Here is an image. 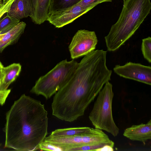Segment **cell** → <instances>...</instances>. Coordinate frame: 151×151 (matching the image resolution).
Wrapping results in <instances>:
<instances>
[{
	"mask_svg": "<svg viewBox=\"0 0 151 151\" xmlns=\"http://www.w3.org/2000/svg\"><path fill=\"white\" fill-rule=\"evenodd\" d=\"M26 25L24 22H20L7 32L3 34L0 41V53L6 47L17 41L24 33Z\"/></svg>",
	"mask_w": 151,
	"mask_h": 151,
	"instance_id": "5bb4252c",
	"label": "cell"
},
{
	"mask_svg": "<svg viewBox=\"0 0 151 151\" xmlns=\"http://www.w3.org/2000/svg\"><path fill=\"white\" fill-rule=\"evenodd\" d=\"M123 135L130 140L141 142L145 144L146 141L151 139V120L146 124L133 125L126 128Z\"/></svg>",
	"mask_w": 151,
	"mask_h": 151,
	"instance_id": "30bf717a",
	"label": "cell"
},
{
	"mask_svg": "<svg viewBox=\"0 0 151 151\" xmlns=\"http://www.w3.org/2000/svg\"><path fill=\"white\" fill-rule=\"evenodd\" d=\"M98 40L95 32L86 29L78 30L68 48L71 58L85 56L95 49Z\"/></svg>",
	"mask_w": 151,
	"mask_h": 151,
	"instance_id": "52a82bcc",
	"label": "cell"
},
{
	"mask_svg": "<svg viewBox=\"0 0 151 151\" xmlns=\"http://www.w3.org/2000/svg\"><path fill=\"white\" fill-rule=\"evenodd\" d=\"M47 114L40 101L22 95L6 114L5 147L17 151L39 150L47 134Z\"/></svg>",
	"mask_w": 151,
	"mask_h": 151,
	"instance_id": "7a4b0ae2",
	"label": "cell"
},
{
	"mask_svg": "<svg viewBox=\"0 0 151 151\" xmlns=\"http://www.w3.org/2000/svg\"><path fill=\"white\" fill-rule=\"evenodd\" d=\"M113 150H114L113 147L109 145H106L97 150V151Z\"/></svg>",
	"mask_w": 151,
	"mask_h": 151,
	"instance_id": "cb8c5ba5",
	"label": "cell"
},
{
	"mask_svg": "<svg viewBox=\"0 0 151 151\" xmlns=\"http://www.w3.org/2000/svg\"><path fill=\"white\" fill-rule=\"evenodd\" d=\"M141 51L144 58L151 63V38L148 37L142 40Z\"/></svg>",
	"mask_w": 151,
	"mask_h": 151,
	"instance_id": "ac0fdd59",
	"label": "cell"
},
{
	"mask_svg": "<svg viewBox=\"0 0 151 151\" xmlns=\"http://www.w3.org/2000/svg\"><path fill=\"white\" fill-rule=\"evenodd\" d=\"M39 150L45 151H62L60 148L44 141H43L40 145Z\"/></svg>",
	"mask_w": 151,
	"mask_h": 151,
	"instance_id": "44dd1931",
	"label": "cell"
},
{
	"mask_svg": "<svg viewBox=\"0 0 151 151\" xmlns=\"http://www.w3.org/2000/svg\"><path fill=\"white\" fill-rule=\"evenodd\" d=\"M78 65L73 60L68 61L66 59L61 61L36 81L30 92L42 95L47 99L50 98L68 80Z\"/></svg>",
	"mask_w": 151,
	"mask_h": 151,
	"instance_id": "277c9868",
	"label": "cell"
},
{
	"mask_svg": "<svg viewBox=\"0 0 151 151\" xmlns=\"http://www.w3.org/2000/svg\"><path fill=\"white\" fill-rule=\"evenodd\" d=\"M14 0H9L5 4L2 3L0 8V19L5 13H7L12 4Z\"/></svg>",
	"mask_w": 151,
	"mask_h": 151,
	"instance_id": "7402d4cb",
	"label": "cell"
},
{
	"mask_svg": "<svg viewBox=\"0 0 151 151\" xmlns=\"http://www.w3.org/2000/svg\"><path fill=\"white\" fill-rule=\"evenodd\" d=\"M106 52L94 50L85 55L68 80L55 93L51 104L52 115L71 122L83 116L105 83L112 70L106 65Z\"/></svg>",
	"mask_w": 151,
	"mask_h": 151,
	"instance_id": "6da1fadb",
	"label": "cell"
},
{
	"mask_svg": "<svg viewBox=\"0 0 151 151\" xmlns=\"http://www.w3.org/2000/svg\"><path fill=\"white\" fill-rule=\"evenodd\" d=\"M3 0V3L4 4H5L7 1H8L9 0Z\"/></svg>",
	"mask_w": 151,
	"mask_h": 151,
	"instance_id": "484cf974",
	"label": "cell"
},
{
	"mask_svg": "<svg viewBox=\"0 0 151 151\" xmlns=\"http://www.w3.org/2000/svg\"><path fill=\"white\" fill-rule=\"evenodd\" d=\"M112 0H82L78 4L84 6H96L99 4L104 2H111Z\"/></svg>",
	"mask_w": 151,
	"mask_h": 151,
	"instance_id": "ffe728a7",
	"label": "cell"
},
{
	"mask_svg": "<svg viewBox=\"0 0 151 151\" xmlns=\"http://www.w3.org/2000/svg\"><path fill=\"white\" fill-rule=\"evenodd\" d=\"M1 144L0 143V147L1 146Z\"/></svg>",
	"mask_w": 151,
	"mask_h": 151,
	"instance_id": "4dcf8cb0",
	"label": "cell"
},
{
	"mask_svg": "<svg viewBox=\"0 0 151 151\" xmlns=\"http://www.w3.org/2000/svg\"><path fill=\"white\" fill-rule=\"evenodd\" d=\"M89 128L88 127H82L58 129L52 132L50 135L57 137L73 136L86 132Z\"/></svg>",
	"mask_w": 151,
	"mask_h": 151,
	"instance_id": "2e32d148",
	"label": "cell"
},
{
	"mask_svg": "<svg viewBox=\"0 0 151 151\" xmlns=\"http://www.w3.org/2000/svg\"><path fill=\"white\" fill-rule=\"evenodd\" d=\"M124 0H123V1H124Z\"/></svg>",
	"mask_w": 151,
	"mask_h": 151,
	"instance_id": "1f68e13d",
	"label": "cell"
},
{
	"mask_svg": "<svg viewBox=\"0 0 151 151\" xmlns=\"http://www.w3.org/2000/svg\"><path fill=\"white\" fill-rule=\"evenodd\" d=\"M10 89L0 90V105H3L11 92Z\"/></svg>",
	"mask_w": 151,
	"mask_h": 151,
	"instance_id": "603a6c76",
	"label": "cell"
},
{
	"mask_svg": "<svg viewBox=\"0 0 151 151\" xmlns=\"http://www.w3.org/2000/svg\"><path fill=\"white\" fill-rule=\"evenodd\" d=\"M114 96L112 85L108 81L97 96L89 118L95 128L105 130L115 137L119 133V129L113 117L112 105Z\"/></svg>",
	"mask_w": 151,
	"mask_h": 151,
	"instance_id": "5b68a950",
	"label": "cell"
},
{
	"mask_svg": "<svg viewBox=\"0 0 151 151\" xmlns=\"http://www.w3.org/2000/svg\"><path fill=\"white\" fill-rule=\"evenodd\" d=\"M2 68L0 69V82L1 81V76H2Z\"/></svg>",
	"mask_w": 151,
	"mask_h": 151,
	"instance_id": "d4e9b609",
	"label": "cell"
},
{
	"mask_svg": "<svg viewBox=\"0 0 151 151\" xmlns=\"http://www.w3.org/2000/svg\"><path fill=\"white\" fill-rule=\"evenodd\" d=\"M20 21L11 17L7 13L6 16L0 20V34L7 32L18 24Z\"/></svg>",
	"mask_w": 151,
	"mask_h": 151,
	"instance_id": "e0dca14e",
	"label": "cell"
},
{
	"mask_svg": "<svg viewBox=\"0 0 151 151\" xmlns=\"http://www.w3.org/2000/svg\"><path fill=\"white\" fill-rule=\"evenodd\" d=\"M44 141L68 151L70 149L87 145L110 144L112 140L102 130L90 127L86 132L77 135L64 137H57L50 135Z\"/></svg>",
	"mask_w": 151,
	"mask_h": 151,
	"instance_id": "8992f818",
	"label": "cell"
},
{
	"mask_svg": "<svg viewBox=\"0 0 151 151\" xmlns=\"http://www.w3.org/2000/svg\"><path fill=\"white\" fill-rule=\"evenodd\" d=\"M113 70L121 77L151 85L150 66L129 62L123 65H116Z\"/></svg>",
	"mask_w": 151,
	"mask_h": 151,
	"instance_id": "ba28073f",
	"label": "cell"
},
{
	"mask_svg": "<svg viewBox=\"0 0 151 151\" xmlns=\"http://www.w3.org/2000/svg\"><path fill=\"white\" fill-rule=\"evenodd\" d=\"M95 6H84L77 4L67 9L52 13L47 21L56 27L61 28L72 22Z\"/></svg>",
	"mask_w": 151,
	"mask_h": 151,
	"instance_id": "9c48e42d",
	"label": "cell"
},
{
	"mask_svg": "<svg viewBox=\"0 0 151 151\" xmlns=\"http://www.w3.org/2000/svg\"><path fill=\"white\" fill-rule=\"evenodd\" d=\"M3 35V34H0V41L2 38Z\"/></svg>",
	"mask_w": 151,
	"mask_h": 151,
	"instance_id": "83f0119b",
	"label": "cell"
},
{
	"mask_svg": "<svg viewBox=\"0 0 151 151\" xmlns=\"http://www.w3.org/2000/svg\"><path fill=\"white\" fill-rule=\"evenodd\" d=\"M2 4H1L0 5V7H1V5H2Z\"/></svg>",
	"mask_w": 151,
	"mask_h": 151,
	"instance_id": "f546056e",
	"label": "cell"
},
{
	"mask_svg": "<svg viewBox=\"0 0 151 151\" xmlns=\"http://www.w3.org/2000/svg\"><path fill=\"white\" fill-rule=\"evenodd\" d=\"M3 3L2 0H0V5L1 4Z\"/></svg>",
	"mask_w": 151,
	"mask_h": 151,
	"instance_id": "f1b7e54d",
	"label": "cell"
},
{
	"mask_svg": "<svg viewBox=\"0 0 151 151\" xmlns=\"http://www.w3.org/2000/svg\"><path fill=\"white\" fill-rule=\"evenodd\" d=\"M11 17L20 20L32 15L31 0H14L7 12Z\"/></svg>",
	"mask_w": 151,
	"mask_h": 151,
	"instance_id": "8fae6325",
	"label": "cell"
},
{
	"mask_svg": "<svg viewBox=\"0 0 151 151\" xmlns=\"http://www.w3.org/2000/svg\"><path fill=\"white\" fill-rule=\"evenodd\" d=\"M108 144H102L98 145H83L71 148L68 151H97L98 149Z\"/></svg>",
	"mask_w": 151,
	"mask_h": 151,
	"instance_id": "d6986e66",
	"label": "cell"
},
{
	"mask_svg": "<svg viewBox=\"0 0 151 151\" xmlns=\"http://www.w3.org/2000/svg\"><path fill=\"white\" fill-rule=\"evenodd\" d=\"M21 70V65L19 63H13L2 68V74L0 82V90L7 89L9 85L19 76Z\"/></svg>",
	"mask_w": 151,
	"mask_h": 151,
	"instance_id": "4fadbf2b",
	"label": "cell"
},
{
	"mask_svg": "<svg viewBox=\"0 0 151 151\" xmlns=\"http://www.w3.org/2000/svg\"><path fill=\"white\" fill-rule=\"evenodd\" d=\"M150 0H124L116 22L104 37L107 50L114 51L135 33L150 12Z\"/></svg>",
	"mask_w": 151,
	"mask_h": 151,
	"instance_id": "3957f363",
	"label": "cell"
},
{
	"mask_svg": "<svg viewBox=\"0 0 151 151\" xmlns=\"http://www.w3.org/2000/svg\"><path fill=\"white\" fill-rule=\"evenodd\" d=\"M82 0H50V15L52 13L70 8L78 4Z\"/></svg>",
	"mask_w": 151,
	"mask_h": 151,
	"instance_id": "9a60e30c",
	"label": "cell"
},
{
	"mask_svg": "<svg viewBox=\"0 0 151 151\" xmlns=\"http://www.w3.org/2000/svg\"><path fill=\"white\" fill-rule=\"evenodd\" d=\"M3 67V65L0 62V69H1Z\"/></svg>",
	"mask_w": 151,
	"mask_h": 151,
	"instance_id": "4316f807",
	"label": "cell"
},
{
	"mask_svg": "<svg viewBox=\"0 0 151 151\" xmlns=\"http://www.w3.org/2000/svg\"><path fill=\"white\" fill-rule=\"evenodd\" d=\"M32 15L31 17L35 23L40 24L47 21L49 16L50 0H31Z\"/></svg>",
	"mask_w": 151,
	"mask_h": 151,
	"instance_id": "7c38bea8",
	"label": "cell"
}]
</instances>
